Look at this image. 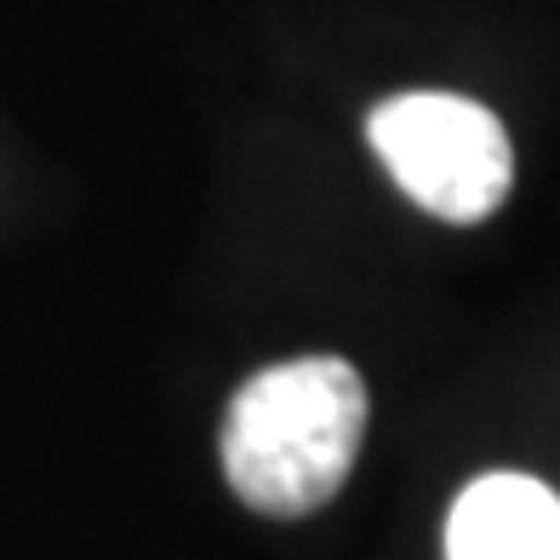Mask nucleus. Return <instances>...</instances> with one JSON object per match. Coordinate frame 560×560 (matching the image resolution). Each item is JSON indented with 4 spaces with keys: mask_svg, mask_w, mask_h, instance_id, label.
I'll return each mask as SVG.
<instances>
[{
    "mask_svg": "<svg viewBox=\"0 0 560 560\" xmlns=\"http://www.w3.org/2000/svg\"><path fill=\"white\" fill-rule=\"evenodd\" d=\"M366 138L389 177L423 212L446 223H480L503 207L515 149L492 109L452 92H406L377 104Z\"/></svg>",
    "mask_w": 560,
    "mask_h": 560,
    "instance_id": "nucleus-2",
    "label": "nucleus"
},
{
    "mask_svg": "<svg viewBox=\"0 0 560 560\" xmlns=\"http://www.w3.org/2000/svg\"><path fill=\"white\" fill-rule=\"evenodd\" d=\"M366 441V384L338 354L246 377L223 418V475L258 515L298 521L343 492Z\"/></svg>",
    "mask_w": 560,
    "mask_h": 560,
    "instance_id": "nucleus-1",
    "label": "nucleus"
},
{
    "mask_svg": "<svg viewBox=\"0 0 560 560\" xmlns=\"http://www.w3.org/2000/svg\"><path fill=\"white\" fill-rule=\"evenodd\" d=\"M446 560H560V498L532 475H480L452 503Z\"/></svg>",
    "mask_w": 560,
    "mask_h": 560,
    "instance_id": "nucleus-3",
    "label": "nucleus"
}]
</instances>
